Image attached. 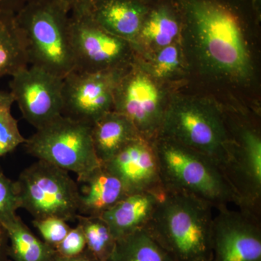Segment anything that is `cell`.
Instances as JSON below:
<instances>
[{
  "mask_svg": "<svg viewBox=\"0 0 261 261\" xmlns=\"http://www.w3.org/2000/svg\"><path fill=\"white\" fill-rule=\"evenodd\" d=\"M63 79L31 65L12 75L10 92L23 117L39 129L63 116Z\"/></svg>",
  "mask_w": 261,
  "mask_h": 261,
  "instance_id": "cell-12",
  "label": "cell"
},
{
  "mask_svg": "<svg viewBox=\"0 0 261 261\" xmlns=\"http://www.w3.org/2000/svg\"><path fill=\"white\" fill-rule=\"evenodd\" d=\"M165 192L128 194L101 217L107 223L115 239L119 240L147 226Z\"/></svg>",
  "mask_w": 261,
  "mask_h": 261,
  "instance_id": "cell-17",
  "label": "cell"
},
{
  "mask_svg": "<svg viewBox=\"0 0 261 261\" xmlns=\"http://www.w3.org/2000/svg\"><path fill=\"white\" fill-rule=\"evenodd\" d=\"M70 13L58 0H34L15 14L29 64L62 79L75 70Z\"/></svg>",
  "mask_w": 261,
  "mask_h": 261,
  "instance_id": "cell-4",
  "label": "cell"
},
{
  "mask_svg": "<svg viewBox=\"0 0 261 261\" xmlns=\"http://www.w3.org/2000/svg\"><path fill=\"white\" fill-rule=\"evenodd\" d=\"M142 137L126 116L110 111L92 126V142L101 164L112 159L128 143Z\"/></svg>",
  "mask_w": 261,
  "mask_h": 261,
  "instance_id": "cell-18",
  "label": "cell"
},
{
  "mask_svg": "<svg viewBox=\"0 0 261 261\" xmlns=\"http://www.w3.org/2000/svg\"><path fill=\"white\" fill-rule=\"evenodd\" d=\"M126 69L73 70L63 79V116L92 126L113 111L117 85Z\"/></svg>",
  "mask_w": 261,
  "mask_h": 261,
  "instance_id": "cell-11",
  "label": "cell"
},
{
  "mask_svg": "<svg viewBox=\"0 0 261 261\" xmlns=\"http://www.w3.org/2000/svg\"><path fill=\"white\" fill-rule=\"evenodd\" d=\"M70 31L74 70H123L132 64V44L99 27L87 9L70 12Z\"/></svg>",
  "mask_w": 261,
  "mask_h": 261,
  "instance_id": "cell-8",
  "label": "cell"
},
{
  "mask_svg": "<svg viewBox=\"0 0 261 261\" xmlns=\"http://www.w3.org/2000/svg\"><path fill=\"white\" fill-rule=\"evenodd\" d=\"M65 5L70 12L73 10L87 9L96 0H58Z\"/></svg>",
  "mask_w": 261,
  "mask_h": 261,
  "instance_id": "cell-31",
  "label": "cell"
},
{
  "mask_svg": "<svg viewBox=\"0 0 261 261\" xmlns=\"http://www.w3.org/2000/svg\"><path fill=\"white\" fill-rule=\"evenodd\" d=\"M211 261H261L260 216L244 209H217Z\"/></svg>",
  "mask_w": 261,
  "mask_h": 261,
  "instance_id": "cell-13",
  "label": "cell"
},
{
  "mask_svg": "<svg viewBox=\"0 0 261 261\" xmlns=\"http://www.w3.org/2000/svg\"><path fill=\"white\" fill-rule=\"evenodd\" d=\"M181 30L178 13L168 4L149 9L133 47L137 44L156 50L176 42Z\"/></svg>",
  "mask_w": 261,
  "mask_h": 261,
  "instance_id": "cell-19",
  "label": "cell"
},
{
  "mask_svg": "<svg viewBox=\"0 0 261 261\" xmlns=\"http://www.w3.org/2000/svg\"><path fill=\"white\" fill-rule=\"evenodd\" d=\"M231 147L226 177L240 200L239 208L260 216L261 137L255 125L229 121L225 115Z\"/></svg>",
  "mask_w": 261,
  "mask_h": 261,
  "instance_id": "cell-9",
  "label": "cell"
},
{
  "mask_svg": "<svg viewBox=\"0 0 261 261\" xmlns=\"http://www.w3.org/2000/svg\"><path fill=\"white\" fill-rule=\"evenodd\" d=\"M185 34L206 73L229 81L252 74L250 51L236 13L217 0H181Z\"/></svg>",
  "mask_w": 261,
  "mask_h": 261,
  "instance_id": "cell-1",
  "label": "cell"
},
{
  "mask_svg": "<svg viewBox=\"0 0 261 261\" xmlns=\"http://www.w3.org/2000/svg\"><path fill=\"white\" fill-rule=\"evenodd\" d=\"M53 261H99L98 259L89 252L88 250H86L83 253L78 255V256L72 257H62L61 255L55 254L53 257Z\"/></svg>",
  "mask_w": 261,
  "mask_h": 261,
  "instance_id": "cell-32",
  "label": "cell"
},
{
  "mask_svg": "<svg viewBox=\"0 0 261 261\" xmlns=\"http://www.w3.org/2000/svg\"><path fill=\"white\" fill-rule=\"evenodd\" d=\"M181 65V48L175 42L156 51L150 63L151 74L160 80L171 78L177 73Z\"/></svg>",
  "mask_w": 261,
  "mask_h": 261,
  "instance_id": "cell-25",
  "label": "cell"
},
{
  "mask_svg": "<svg viewBox=\"0 0 261 261\" xmlns=\"http://www.w3.org/2000/svg\"><path fill=\"white\" fill-rule=\"evenodd\" d=\"M108 261H176L147 231H136L117 240Z\"/></svg>",
  "mask_w": 261,
  "mask_h": 261,
  "instance_id": "cell-22",
  "label": "cell"
},
{
  "mask_svg": "<svg viewBox=\"0 0 261 261\" xmlns=\"http://www.w3.org/2000/svg\"><path fill=\"white\" fill-rule=\"evenodd\" d=\"M32 224L40 233L43 241L54 249L63 241L71 228L65 220L54 216L34 219Z\"/></svg>",
  "mask_w": 261,
  "mask_h": 261,
  "instance_id": "cell-27",
  "label": "cell"
},
{
  "mask_svg": "<svg viewBox=\"0 0 261 261\" xmlns=\"http://www.w3.org/2000/svg\"><path fill=\"white\" fill-rule=\"evenodd\" d=\"M15 100L10 92L0 90V159L24 145V138L19 129L18 121L12 114Z\"/></svg>",
  "mask_w": 261,
  "mask_h": 261,
  "instance_id": "cell-24",
  "label": "cell"
},
{
  "mask_svg": "<svg viewBox=\"0 0 261 261\" xmlns=\"http://www.w3.org/2000/svg\"><path fill=\"white\" fill-rule=\"evenodd\" d=\"M32 1L34 0H0V11L16 14Z\"/></svg>",
  "mask_w": 261,
  "mask_h": 261,
  "instance_id": "cell-29",
  "label": "cell"
},
{
  "mask_svg": "<svg viewBox=\"0 0 261 261\" xmlns=\"http://www.w3.org/2000/svg\"><path fill=\"white\" fill-rule=\"evenodd\" d=\"M0 261H13L10 256L8 234L2 224H0Z\"/></svg>",
  "mask_w": 261,
  "mask_h": 261,
  "instance_id": "cell-30",
  "label": "cell"
},
{
  "mask_svg": "<svg viewBox=\"0 0 261 261\" xmlns=\"http://www.w3.org/2000/svg\"><path fill=\"white\" fill-rule=\"evenodd\" d=\"M20 208L16 182L5 176L0 168V224L16 216L17 211Z\"/></svg>",
  "mask_w": 261,
  "mask_h": 261,
  "instance_id": "cell-26",
  "label": "cell"
},
{
  "mask_svg": "<svg viewBox=\"0 0 261 261\" xmlns=\"http://www.w3.org/2000/svg\"><path fill=\"white\" fill-rule=\"evenodd\" d=\"M76 221L83 230L87 250L99 261H108L112 255L117 240L107 223L101 216L78 215Z\"/></svg>",
  "mask_w": 261,
  "mask_h": 261,
  "instance_id": "cell-23",
  "label": "cell"
},
{
  "mask_svg": "<svg viewBox=\"0 0 261 261\" xmlns=\"http://www.w3.org/2000/svg\"><path fill=\"white\" fill-rule=\"evenodd\" d=\"M87 10L99 27L133 46L149 8L142 0H96Z\"/></svg>",
  "mask_w": 261,
  "mask_h": 261,
  "instance_id": "cell-15",
  "label": "cell"
},
{
  "mask_svg": "<svg viewBox=\"0 0 261 261\" xmlns=\"http://www.w3.org/2000/svg\"><path fill=\"white\" fill-rule=\"evenodd\" d=\"M23 37L15 14L0 11V80L28 66Z\"/></svg>",
  "mask_w": 261,
  "mask_h": 261,
  "instance_id": "cell-21",
  "label": "cell"
},
{
  "mask_svg": "<svg viewBox=\"0 0 261 261\" xmlns=\"http://www.w3.org/2000/svg\"><path fill=\"white\" fill-rule=\"evenodd\" d=\"M153 144L165 190L191 195L216 209L240 207L231 183L212 160L161 136Z\"/></svg>",
  "mask_w": 261,
  "mask_h": 261,
  "instance_id": "cell-3",
  "label": "cell"
},
{
  "mask_svg": "<svg viewBox=\"0 0 261 261\" xmlns=\"http://www.w3.org/2000/svg\"><path fill=\"white\" fill-rule=\"evenodd\" d=\"M167 105L152 77L130 64L117 85L113 111L126 116L147 140L159 135Z\"/></svg>",
  "mask_w": 261,
  "mask_h": 261,
  "instance_id": "cell-10",
  "label": "cell"
},
{
  "mask_svg": "<svg viewBox=\"0 0 261 261\" xmlns=\"http://www.w3.org/2000/svg\"><path fill=\"white\" fill-rule=\"evenodd\" d=\"M159 136L204 154L226 175L231 140L224 113L216 105L202 99H173L166 106Z\"/></svg>",
  "mask_w": 261,
  "mask_h": 261,
  "instance_id": "cell-5",
  "label": "cell"
},
{
  "mask_svg": "<svg viewBox=\"0 0 261 261\" xmlns=\"http://www.w3.org/2000/svg\"><path fill=\"white\" fill-rule=\"evenodd\" d=\"M252 6L257 16H260L261 0H251Z\"/></svg>",
  "mask_w": 261,
  "mask_h": 261,
  "instance_id": "cell-33",
  "label": "cell"
},
{
  "mask_svg": "<svg viewBox=\"0 0 261 261\" xmlns=\"http://www.w3.org/2000/svg\"><path fill=\"white\" fill-rule=\"evenodd\" d=\"M212 208L191 195L166 190L145 228L176 261H211Z\"/></svg>",
  "mask_w": 261,
  "mask_h": 261,
  "instance_id": "cell-2",
  "label": "cell"
},
{
  "mask_svg": "<svg viewBox=\"0 0 261 261\" xmlns=\"http://www.w3.org/2000/svg\"><path fill=\"white\" fill-rule=\"evenodd\" d=\"M102 165L123 182L128 194L166 192L153 141L138 137Z\"/></svg>",
  "mask_w": 261,
  "mask_h": 261,
  "instance_id": "cell-14",
  "label": "cell"
},
{
  "mask_svg": "<svg viewBox=\"0 0 261 261\" xmlns=\"http://www.w3.org/2000/svg\"><path fill=\"white\" fill-rule=\"evenodd\" d=\"M80 189L79 215L101 216L128 195L123 182L106 166L94 168L78 178Z\"/></svg>",
  "mask_w": 261,
  "mask_h": 261,
  "instance_id": "cell-16",
  "label": "cell"
},
{
  "mask_svg": "<svg viewBox=\"0 0 261 261\" xmlns=\"http://www.w3.org/2000/svg\"><path fill=\"white\" fill-rule=\"evenodd\" d=\"M55 250L58 255L65 257L78 256L83 253L87 250V243L80 225L70 228L69 232Z\"/></svg>",
  "mask_w": 261,
  "mask_h": 261,
  "instance_id": "cell-28",
  "label": "cell"
},
{
  "mask_svg": "<svg viewBox=\"0 0 261 261\" xmlns=\"http://www.w3.org/2000/svg\"><path fill=\"white\" fill-rule=\"evenodd\" d=\"M13 261H53L56 250L37 238L18 215L3 224Z\"/></svg>",
  "mask_w": 261,
  "mask_h": 261,
  "instance_id": "cell-20",
  "label": "cell"
},
{
  "mask_svg": "<svg viewBox=\"0 0 261 261\" xmlns=\"http://www.w3.org/2000/svg\"><path fill=\"white\" fill-rule=\"evenodd\" d=\"M27 153L79 177L100 166L94 151L92 126L61 116L37 129L24 144Z\"/></svg>",
  "mask_w": 261,
  "mask_h": 261,
  "instance_id": "cell-6",
  "label": "cell"
},
{
  "mask_svg": "<svg viewBox=\"0 0 261 261\" xmlns=\"http://www.w3.org/2000/svg\"><path fill=\"white\" fill-rule=\"evenodd\" d=\"M15 182L20 208L34 219L54 216L65 221L76 220L80 189L68 171L38 160L25 168Z\"/></svg>",
  "mask_w": 261,
  "mask_h": 261,
  "instance_id": "cell-7",
  "label": "cell"
}]
</instances>
